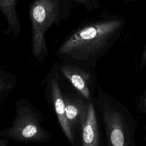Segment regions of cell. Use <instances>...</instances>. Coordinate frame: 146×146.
I'll list each match as a JSON object with an SVG mask.
<instances>
[{
	"label": "cell",
	"instance_id": "1",
	"mask_svg": "<svg viewBox=\"0 0 146 146\" xmlns=\"http://www.w3.org/2000/svg\"><path fill=\"white\" fill-rule=\"evenodd\" d=\"M124 24L121 19H107L88 24L70 33L56 50L62 62L82 67L91 65Z\"/></svg>",
	"mask_w": 146,
	"mask_h": 146
},
{
	"label": "cell",
	"instance_id": "2",
	"mask_svg": "<svg viewBox=\"0 0 146 146\" xmlns=\"http://www.w3.org/2000/svg\"><path fill=\"white\" fill-rule=\"evenodd\" d=\"M15 116L8 128L0 130V136L14 143H43L52 135L42 125L43 113L27 99L15 102Z\"/></svg>",
	"mask_w": 146,
	"mask_h": 146
},
{
	"label": "cell",
	"instance_id": "3",
	"mask_svg": "<svg viewBox=\"0 0 146 146\" xmlns=\"http://www.w3.org/2000/svg\"><path fill=\"white\" fill-rule=\"evenodd\" d=\"M32 23L31 52L35 59L43 63L48 54L46 33L59 18V7L54 0H35L30 9Z\"/></svg>",
	"mask_w": 146,
	"mask_h": 146
},
{
	"label": "cell",
	"instance_id": "4",
	"mask_svg": "<svg viewBox=\"0 0 146 146\" xmlns=\"http://www.w3.org/2000/svg\"><path fill=\"white\" fill-rule=\"evenodd\" d=\"M59 76L54 70H51L45 80V92L47 100L52 107L60 128L66 137L71 144L75 143L67 120L63 92L59 85Z\"/></svg>",
	"mask_w": 146,
	"mask_h": 146
},
{
	"label": "cell",
	"instance_id": "5",
	"mask_svg": "<svg viewBox=\"0 0 146 146\" xmlns=\"http://www.w3.org/2000/svg\"><path fill=\"white\" fill-rule=\"evenodd\" d=\"M65 105V111L67 121L73 136L80 132L82 126L86 119L88 102L80 94L63 93Z\"/></svg>",
	"mask_w": 146,
	"mask_h": 146
},
{
	"label": "cell",
	"instance_id": "6",
	"mask_svg": "<svg viewBox=\"0 0 146 146\" xmlns=\"http://www.w3.org/2000/svg\"><path fill=\"white\" fill-rule=\"evenodd\" d=\"M104 121L109 144L113 146H124L128 144L127 128L121 116L107 104L103 107Z\"/></svg>",
	"mask_w": 146,
	"mask_h": 146
},
{
	"label": "cell",
	"instance_id": "7",
	"mask_svg": "<svg viewBox=\"0 0 146 146\" xmlns=\"http://www.w3.org/2000/svg\"><path fill=\"white\" fill-rule=\"evenodd\" d=\"M59 70L74 87L87 101H91L90 84L92 75L83 67L76 64L61 62Z\"/></svg>",
	"mask_w": 146,
	"mask_h": 146
},
{
	"label": "cell",
	"instance_id": "8",
	"mask_svg": "<svg viewBox=\"0 0 146 146\" xmlns=\"http://www.w3.org/2000/svg\"><path fill=\"white\" fill-rule=\"evenodd\" d=\"M83 146L99 145V134L97 118L92 102H89L87 114L81 128Z\"/></svg>",
	"mask_w": 146,
	"mask_h": 146
},
{
	"label": "cell",
	"instance_id": "9",
	"mask_svg": "<svg viewBox=\"0 0 146 146\" xmlns=\"http://www.w3.org/2000/svg\"><path fill=\"white\" fill-rule=\"evenodd\" d=\"M0 9L8 24L7 33L14 37L19 36L21 25L15 9V0H0Z\"/></svg>",
	"mask_w": 146,
	"mask_h": 146
},
{
	"label": "cell",
	"instance_id": "10",
	"mask_svg": "<svg viewBox=\"0 0 146 146\" xmlns=\"http://www.w3.org/2000/svg\"><path fill=\"white\" fill-rule=\"evenodd\" d=\"M16 76L0 67V99H3L16 87Z\"/></svg>",
	"mask_w": 146,
	"mask_h": 146
},
{
	"label": "cell",
	"instance_id": "11",
	"mask_svg": "<svg viewBox=\"0 0 146 146\" xmlns=\"http://www.w3.org/2000/svg\"><path fill=\"white\" fill-rule=\"evenodd\" d=\"M74 1L83 3L85 5H88L90 3V4H91V5H93L95 7L97 5H98V0H74Z\"/></svg>",
	"mask_w": 146,
	"mask_h": 146
},
{
	"label": "cell",
	"instance_id": "12",
	"mask_svg": "<svg viewBox=\"0 0 146 146\" xmlns=\"http://www.w3.org/2000/svg\"><path fill=\"white\" fill-rule=\"evenodd\" d=\"M9 143V140L0 136V146H7Z\"/></svg>",
	"mask_w": 146,
	"mask_h": 146
},
{
	"label": "cell",
	"instance_id": "13",
	"mask_svg": "<svg viewBox=\"0 0 146 146\" xmlns=\"http://www.w3.org/2000/svg\"><path fill=\"white\" fill-rule=\"evenodd\" d=\"M3 99H0V107L2 105V102H3Z\"/></svg>",
	"mask_w": 146,
	"mask_h": 146
},
{
	"label": "cell",
	"instance_id": "14",
	"mask_svg": "<svg viewBox=\"0 0 146 146\" xmlns=\"http://www.w3.org/2000/svg\"><path fill=\"white\" fill-rule=\"evenodd\" d=\"M144 58L146 59V51H145V53L144 54Z\"/></svg>",
	"mask_w": 146,
	"mask_h": 146
},
{
	"label": "cell",
	"instance_id": "15",
	"mask_svg": "<svg viewBox=\"0 0 146 146\" xmlns=\"http://www.w3.org/2000/svg\"><path fill=\"white\" fill-rule=\"evenodd\" d=\"M145 104H146V100H145Z\"/></svg>",
	"mask_w": 146,
	"mask_h": 146
}]
</instances>
